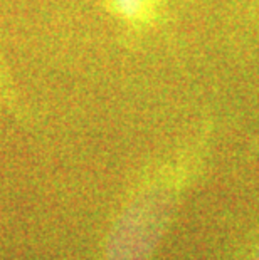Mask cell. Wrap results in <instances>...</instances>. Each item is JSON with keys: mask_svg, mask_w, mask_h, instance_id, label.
<instances>
[{"mask_svg": "<svg viewBox=\"0 0 259 260\" xmlns=\"http://www.w3.org/2000/svg\"><path fill=\"white\" fill-rule=\"evenodd\" d=\"M117 10L128 19H138L148 9V0H113Z\"/></svg>", "mask_w": 259, "mask_h": 260, "instance_id": "obj_1", "label": "cell"}]
</instances>
